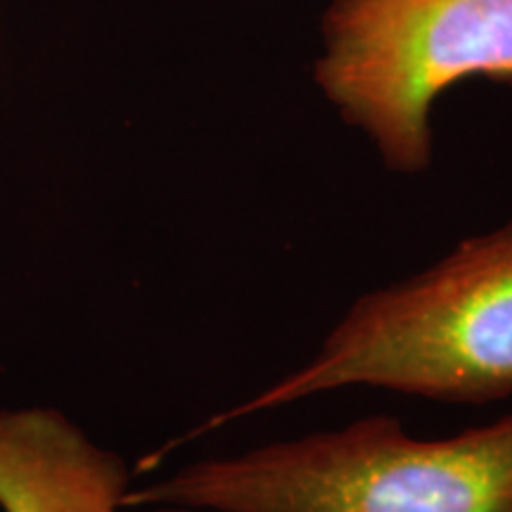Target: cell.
<instances>
[{
	"label": "cell",
	"instance_id": "5",
	"mask_svg": "<svg viewBox=\"0 0 512 512\" xmlns=\"http://www.w3.org/2000/svg\"><path fill=\"white\" fill-rule=\"evenodd\" d=\"M150 512H204L197 508H185V505H150Z\"/></svg>",
	"mask_w": 512,
	"mask_h": 512
},
{
	"label": "cell",
	"instance_id": "4",
	"mask_svg": "<svg viewBox=\"0 0 512 512\" xmlns=\"http://www.w3.org/2000/svg\"><path fill=\"white\" fill-rule=\"evenodd\" d=\"M131 470L53 406L0 408V510L121 512Z\"/></svg>",
	"mask_w": 512,
	"mask_h": 512
},
{
	"label": "cell",
	"instance_id": "1",
	"mask_svg": "<svg viewBox=\"0 0 512 512\" xmlns=\"http://www.w3.org/2000/svg\"><path fill=\"white\" fill-rule=\"evenodd\" d=\"M204 512H512V413L420 439L373 415L330 432L183 465L124 508Z\"/></svg>",
	"mask_w": 512,
	"mask_h": 512
},
{
	"label": "cell",
	"instance_id": "3",
	"mask_svg": "<svg viewBox=\"0 0 512 512\" xmlns=\"http://www.w3.org/2000/svg\"><path fill=\"white\" fill-rule=\"evenodd\" d=\"M313 79L389 169L422 174L441 93L467 79L512 88V0H332Z\"/></svg>",
	"mask_w": 512,
	"mask_h": 512
},
{
	"label": "cell",
	"instance_id": "2",
	"mask_svg": "<svg viewBox=\"0 0 512 512\" xmlns=\"http://www.w3.org/2000/svg\"><path fill=\"white\" fill-rule=\"evenodd\" d=\"M344 387L475 406L510 396L512 219L358 297L302 368L221 413L216 425Z\"/></svg>",
	"mask_w": 512,
	"mask_h": 512
}]
</instances>
